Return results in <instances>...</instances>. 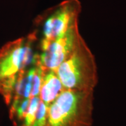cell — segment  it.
I'll return each instance as SVG.
<instances>
[{
	"label": "cell",
	"mask_w": 126,
	"mask_h": 126,
	"mask_svg": "<svg viewBox=\"0 0 126 126\" xmlns=\"http://www.w3.org/2000/svg\"><path fill=\"white\" fill-rule=\"evenodd\" d=\"M38 64L37 39L33 31L0 48V94L7 107L11 102L18 74Z\"/></svg>",
	"instance_id": "6da1fadb"
},
{
	"label": "cell",
	"mask_w": 126,
	"mask_h": 126,
	"mask_svg": "<svg viewBox=\"0 0 126 126\" xmlns=\"http://www.w3.org/2000/svg\"><path fill=\"white\" fill-rule=\"evenodd\" d=\"M94 91L65 90L48 106L45 126H91Z\"/></svg>",
	"instance_id": "7a4b0ae2"
},
{
	"label": "cell",
	"mask_w": 126,
	"mask_h": 126,
	"mask_svg": "<svg viewBox=\"0 0 126 126\" xmlns=\"http://www.w3.org/2000/svg\"><path fill=\"white\" fill-rule=\"evenodd\" d=\"M56 73L66 90L94 91L98 83L97 63L82 36Z\"/></svg>",
	"instance_id": "3957f363"
},
{
	"label": "cell",
	"mask_w": 126,
	"mask_h": 126,
	"mask_svg": "<svg viewBox=\"0 0 126 126\" xmlns=\"http://www.w3.org/2000/svg\"><path fill=\"white\" fill-rule=\"evenodd\" d=\"M81 11L79 0H64L46 9L34 18V29L37 45L48 43L79 24Z\"/></svg>",
	"instance_id": "277c9868"
},
{
	"label": "cell",
	"mask_w": 126,
	"mask_h": 126,
	"mask_svg": "<svg viewBox=\"0 0 126 126\" xmlns=\"http://www.w3.org/2000/svg\"><path fill=\"white\" fill-rule=\"evenodd\" d=\"M81 36L79 24H77L54 40L37 45L41 67L44 69L56 72L59 66L74 49Z\"/></svg>",
	"instance_id": "5b68a950"
},
{
	"label": "cell",
	"mask_w": 126,
	"mask_h": 126,
	"mask_svg": "<svg viewBox=\"0 0 126 126\" xmlns=\"http://www.w3.org/2000/svg\"><path fill=\"white\" fill-rule=\"evenodd\" d=\"M65 90L56 72L52 69H43L42 80L39 95L41 102L47 106H49Z\"/></svg>",
	"instance_id": "8992f818"
}]
</instances>
